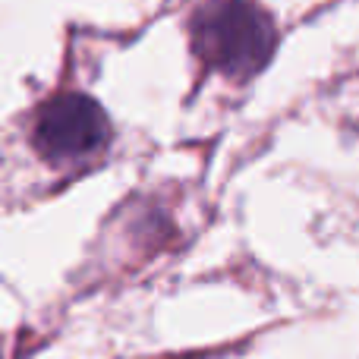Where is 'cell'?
<instances>
[{"instance_id":"obj_2","label":"cell","mask_w":359,"mask_h":359,"mask_svg":"<svg viewBox=\"0 0 359 359\" xmlns=\"http://www.w3.org/2000/svg\"><path fill=\"white\" fill-rule=\"evenodd\" d=\"M111 136L107 114L88 95H57L41 107L32 130V145L44 161H79L104 149Z\"/></svg>"},{"instance_id":"obj_1","label":"cell","mask_w":359,"mask_h":359,"mask_svg":"<svg viewBox=\"0 0 359 359\" xmlns=\"http://www.w3.org/2000/svg\"><path fill=\"white\" fill-rule=\"evenodd\" d=\"M278 32L252 0H211L192 16V48L227 79H252L271 60Z\"/></svg>"}]
</instances>
